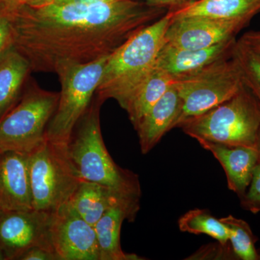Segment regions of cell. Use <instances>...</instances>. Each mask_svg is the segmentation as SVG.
<instances>
[{
    "instance_id": "obj_13",
    "label": "cell",
    "mask_w": 260,
    "mask_h": 260,
    "mask_svg": "<svg viewBox=\"0 0 260 260\" xmlns=\"http://www.w3.org/2000/svg\"><path fill=\"white\" fill-rule=\"evenodd\" d=\"M237 39H229L206 49H179L165 44L157 57L155 68L173 78L196 73L220 59L231 57Z\"/></svg>"
},
{
    "instance_id": "obj_38",
    "label": "cell",
    "mask_w": 260,
    "mask_h": 260,
    "mask_svg": "<svg viewBox=\"0 0 260 260\" xmlns=\"http://www.w3.org/2000/svg\"><path fill=\"white\" fill-rule=\"evenodd\" d=\"M2 212H3V211H2V210H0V213H2Z\"/></svg>"
},
{
    "instance_id": "obj_14",
    "label": "cell",
    "mask_w": 260,
    "mask_h": 260,
    "mask_svg": "<svg viewBox=\"0 0 260 260\" xmlns=\"http://www.w3.org/2000/svg\"><path fill=\"white\" fill-rule=\"evenodd\" d=\"M195 140L221 164L228 187L241 199L249 187L254 168L259 161L257 149L220 144L200 138Z\"/></svg>"
},
{
    "instance_id": "obj_12",
    "label": "cell",
    "mask_w": 260,
    "mask_h": 260,
    "mask_svg": "<svg viewBox=\"0 0 260 260\" xmlns=\"http://www.w3.org/2000/svg\"><path fill=\"white\" fill-rule=\"evenodd\" d=\"M0 210H32L29 154L6 151L0 157Z\"/></svg>"
},
{
    "instance_id": "obj_15",
    "label": "cell",
    "mask_w": 260,
    "mask_h": 260,
    "mask_svg": "<svg viewBox=\"0 0 260 260\" xmlns=\"http://www.w3.org/2000/svg\"><path fill=\"white\" fill-rule=\"evenodd\" d=\"M181 109L180 97L173 85L135 128L142 153L150 152L168 132L175 128Z\"/></svg>"
},
{
    "instance_id": "obj_34",
    "label": "cell",
    "mask_w": 260,
    "mask_h": 260,
    "mask_svg": "<svg viewBox=\"0 0 260 260\" xmlns=\"http://www.w3.org/2000/svg\"><path fill=\"white\" fill-rule=\"evenodd\" d=\"M257 150L259 152V162H260V133L259 135V140H258Z\"/></svg>"
},
{
    "instance_id": "obj_3",
    "label": "cell",
    "mask_w": 260,
    "mask_h": 260,
    "mask_svg": "<svg viewBox=\"0 0 260 260\" xmlns=\"http://www.w3.org/2000/svg\"><path fill=\"white\" fill-rule=\"evenodd\" d=\"M102 104L98 99L90 104L75 126L67 145L70 158L83 180L102 184L126 199L140 203L139 177L114 161L103 140L99 118Z\"/></svg>"
},
{
    "instance_id": "obj_7",
    "label": "cell",
    "mask_w": 260,
    "mask_h": 260,
    "mask_svg": "<svg viewBox=\"0 0 260 260\" xmlns=\"http://www.w3.org/2000/svg\"><path fill=\"white\" fill-rule=\"evenodd\" d=\"M174 85L181 100L177 128L182 121L201 115L229 100L244 83L237 61L232 56L194 74L175 78Z\"/></svg>"
},
{
    "instance_id": "obj_37",
    "label": "cell",
    "mask_w": 260,
    "mask_h": 260,
    "mask_svg": "<svg viewBox=\"0 0 260 260\" xmlns=\"http://www.w3.org/2000/svg\"><path fill=\"white\" fill-rule=\"evenodd\" d=\"M2 153L0 152V157H1Z\"/></svg>"
},
{
    "instance_id": "obj_22",
    "label": "cell",
    "mask_w": 260,
    "mask_h": 260,
    "mask_svg": "<svg viewBox=\"0 0 260 260\" xmlns=\"http://www.w3.org/2000/svg\"><path fill=\"white\" fill-rule=\"evenodd\" d=\"M220 220L229 229V243L237 259L259 260L256 248L258 239L249 224L232 215L223 217Z\"/></svg>"
},
{
    "instance_id": "obj_30",
    "label": "cell",
    "mask_w": 260,
    "mask_h": 260,
    "mask_svg": "<svg viewBox=\"0 0 260 260\" xmlns=\"http://www.w3.org/2000/svg\"><path fill=\"white\" fill-rule=\"evenodd\" d=\"M119 1V0H55L54 4L64 5L70 3H83V4H93V3H111V2Z\"/></svg>"
},
{
    "instance_id": "obj_27",
    "label": "cell",
    "mask_w": 260,
    "mask_h": 260,
    "mask_svg": "<svg viewBox=\"0 0 260 260\" xmlns=\"http://www.w3.org/2000/svg\"><path fill=\"white\" fill-rule=\"evenodd\" d=\"M18 260H59L55 253L42 247H32L23 253Z\"/></svg>"
},
{
    "instance_id": "obj_28",
    "label": "cell",
    "mask_w": 260,
    "mask_h": 260,
    "mask_svg": "<svg viewBox=\"0 0 260 260\" xmlns=\"http://www.w3.org/2000/svg\"><path fill=\"white\" fill-rule=\"evenodd\" d=\"M239 40L251 50L260 54V31L246 32Z\"/></svg>"
},
{
    "instance_id": "obj_4",
    "label": "cell",
    "mask_w": 260,
    "mask_h": 260,
    "mask_svg": "<svg viewBox=\"0 0 260 260\" xmlns=\"http://www.w3.org/2000/svg\"><path fill=\"white\" fill-rule=\"evenodd\" d=\"M178 127L194 139L257 149L260 104L245 85L208 112L182 121Z\"/></svg>"
},
{
    "instance_id": "obj_21",
    "label": "cell",
    "mask_w": 260,
    "mask_h": 260,
    "mask_svg": "<svg viewBox=\"0 0 260 260\" xmlns=\"http://www.w3.org/2000/svg\"><path fill=\"white\" fill-rule=\"evenodd\" d=\"M178 225L181 232L195 235L205 234L223 245L229 244V232L226 225L208 210L199 208L189 210L179 219Z\"/></svg>"
},
{
    "instance_id": "obj_33",
    "label": "cell",
    "mask_w": 260,
    "mask_h": 260,
    "mask_svg": "<svg viewBox=\"0 0 260 260\" xmlns=\"http://www.w3.org/2000/svg\"><path fill=\"white\" fill-rule=\"evenodd\" d=\"M0 260H6V258H5L4 253H3V250H2L1 248H0Z\"/></svg>"
},
{
    "instance_id": "obj_11",
    "label": "cell",
    "mask_w": 260,
    "mask_h": 260,
    "mask_svg": "<svg viewBox=\"0 0 260 260\" xmlns=\"http://www.w3.org/2000/svg\"><path fill=\"white\" fill-rule=\"evenodd\" d=\"M249 22L206 17L172 18L165 35V44L186 49L213 47L234 39Z\"/></svg>"
},
{
    "instance_id": "obj_32",
    "label": "cell",
    "mask_w": 260,
    "mask_h": 260,
    "mask_svg": "<svg viewBox=\"0 0 260 260\" xmlns=\"http://www.w3.org/2000/svg\"><path fill=\"white\" fill-rule=\"evenodd\" d=\"M54 0H27L25 5L32 8H42L54 3Z\"/></svg>"
},
{
    "instance_id": "obj_36",
    "label": "cell",
    "mask_w": 260,
    "mask_h": 260,
    "mask_svg": "<svg viewBox=\"0 0 260 260\" xmlns=\"http://www.w3.org/2000/svg\"><path fill=\"white\" fill-rule=\"evenodd\" d=\"M258 254H259V260H260V249H257Z\"/></svg>"
},
{
    "instance_id": "obj_1",
    "label": "cell",
    "mask_w": 260,
    "mask_h": 260,
    "mask_svg": "<svg viewBox=\"0 0 260 260\" xmlns=\"http://www.w3.org/2000/svg\"><path fill=\"white\" fill-rule=\"evenodd\" d=\"M13 48L30 70L54 73L66 64H85L111 55L130 37L156 21L169 8L141 0L70 3L5 10Z\"/></svg>"
},
{
    "instance_id": "obj_25",
    "label": "cell",
    "mask_w": 260,
    "mask_h": 260,
    "mask_svg": "<svg viewBox=\"0 0 260 260\" xmlns=\"http://www.w3.org/2000/svg\"><path fill=\"white\" fill-rule=\"evenodd\" d=\"M186 259H237L230 243L223 245L218 242L202 246Z\"/></svg>"
},
{
    "instance_id": "obj_2",
    "label": "cell",
    "mask_w": 260,
    "mask_h": 260,
    "mask_svg": "<svg viewBox=\"0 0 260 260\" xmlns=\"http://www.w3.org/2000/svg\"><path fill=\"white\" fill-rule=\"evenodd\" d=\"M169 9L161 18L130 37L109 56L96 92L98 100L115 99L121 108L155 68L172 21Z\"/></svg>"
},
{
    "instance_id": "obj_6",
    "label": "cell",
    "mask_w": 260,
    "mask_h": 260,
    "mask_svg": "<svg viewBox=\"0 0 260 260\" xmlns=\"http://www.w3.org/2000/svg\"><path fill=\"white\" fill-rule=\"evenodd\" d=\"M109 56L85 64H64L56 70L61 91L46 129L47 140L68 145L75 126L90 107Z\"/></svg>"
},
{
    "instance_id": "obj_26",
    "label": "cell",
    "mask_w": 260,
    "mask_h": 260,
    "mask_svg": "<svg viewBox=\"0 0 260 260\" xmlns=\"http://www.w3.org/2000/svg\"><path fill=\"white\" fill-rule=\"evenodd\" d=\"M13 48V34L9 15L5 10H0V58Z\"/></svg>"
},
{
    "instance_id": "obj_10",
    "label": "cell",
    "mask_w": 260,
    "mask_h": 260,
    "mask_svg": "<svg viewBox=\"0 0 260 260\" xmlns=\"http://www.w3.org/2000/svg\"><path fill=\"white\" fill-rule=\"evenodd\" d=\"M51 242L59 260H99L96 234L68 205L53 213Z\"/></svg>"
},
{
    "instance_id": "obj_18",
    "label": "cell",
    "mask_w": 260,
    "mask_h": 260,
    "mask_svg": "<svg viewBox=\"0 0 260 260\" xmlns=\"http://www.w3.org/2000/svg\"><path fill=\"white\" fill-rule=\"evenodd\" d=\"M173 18L206 17L225 20L250 21L260 12V0H194L170 8Z\"/></svg>"
},
{
    "instance_id": "obj_35",
    "label": "cell",
    "mask_w": 260,
    "mask_h": 260,
    "mask_svg": "<svg viewBox=\"0 0 260 260\" xmlns=\"http://www.w3.org/2000/svg\"><path fill=\"white\" fill-rule=\"evenodd\" d=\"M3 10V0H0V10Z\"/></svg>"
},
{
    "instance_id": "obj_31",
    "label": "cell",
    "mask_w": 260,
    "mask_h": 260,
    "mask_svg": "<svg viewBox=\"0 0 260 260\" xmlns=\"http://www.w3.org/2000/svg\"><path fill=\"white\" fill-rule=\"evenodd\" d=\"M27 0H3V9L11 10L25 4Z\"/></svg>"
},
{
    "instance_id": "obj_8",
    "label": "cell",
    "mask_w": 260,
    "mask_h": 260,
    "mask_svg": "<svg viewBox=\"0 0 260 260\" xmlns=\"http://www.w3.org/2000/svg\"><path fill=\"white\" fill-rule=\"evenodd\" d=\"M59 93L32 88L0 119V152L29 153L45 140Z\"/></svg>"
},
{
    "instance_id": "obj_9",
    "label": "cell",
    "mask_w": 260,
    "mask_h": 260,
    "mask_svg": "<svg viewBox=\"0 0 260 260\" xmlns=\"http://www.w3.org/2000/svg\"><path fill=\"white\" fill-rule=\"evenodd\" d=\"M52 215L34 209L2 212L0 248L6 260H18L32 247L44 248L54 252L50 236Z\"/></svg>"
},
{
    "instance_id": "obj_29",
    "label": "cell",
    "mask_w": 260,
    "mask_h": 260,
    "mask_svg": "<svg viewBox=\"0 0 260 260\" xmlns=\"http://www.w3.org/2000/svg\"><path fill=\"white\" fill-rule=\"evenodd\" d=\"M151 4L165 7L167 8H175L187 4L194 0H141Z\"/></svg>"
},
{
    "instance_id": "obj_17",
    "label": "cell",
    "mask_w": 260,
    "mask_h": 260,
    "mask_svg": "<svg viewBox=\"0 0 260 260\" xmlns=\"http://www.w3.org/2000/svg\"><path fill=\"white\" fill-rule=\"evenodd\" d=\"M121 201L140 206V203L126 199L102 184L83 180L66 205L87 223L95 226L109 208Z\"/></svg>"
},
{
    "instance_id": "obj_16",
    "label": "cell",
    "mask_w": 260,
    "mask_h": 260,
    "mask_svg": "<svg viewBox=\"0 0 260 260\" xmlns=\"http://www.w3.org/2000/svg\"><path fill=\"white\" fill-rule=\"evenodd\" d=\"M140 206L121 201L105 212L95 224L99 260H142L135 254H126L121 249V229L124 220L133 222Z\"/></svg>"
},
{
    "instance_id": "obj_19",
    "label": "cell",
    "mask_w": 260,
    "mask_h": 260,
    "mask_svg": "<svg viewBox=\"0 0 260 260\" xmlns=\"http://www.w3.org/2000/svg\"><path fill=\"white\" fill-rule=\"evenodd\" d=\"M30 70L28 61L13 48L0 58V119L16 104Z\"/></svg>"
},
{
    "instance_id": "obj_5",
    "label": "cell",
    "mask_w": 260,
    "mask_h": 260,
    "mask_svg": "<svg viewBox=\"0 0 260 260\" xmlns=\"http://www.w3.org/2000/svg\"><path fill=\"white\" fill-rule=\"evenodd\" d=\"M28 154L32 209L55 213L68 203L83 179L67 145L45 138Z\"/></svg>"
},
{
    "instance_id": "obj_23",
    "label": "cell",
    "mask_w": 260,
    "mask_h": 260,
    "mask_svg": "<svg viewBox=\"0 0 260 260\" xmlns=\"http://www.w3.org/2000/svg\"><path fill=\"white\" fill-rule=\"evenodd\" d=\"M232 56L239 66L244 85L260 104V54L239 39L233 49Z\"/></svg>"
},
{
    "instance_id": "obj_20",
    "label": "cell",
    "mask_w": 260,
    "mask_h": 260,
    "mask_svg": "<svg viewBox=\"0 0 260 260\" xmlns=\"http://www.w3.org/2000/svg\"><path fill=\"white\" fill-rule=\"evenodd\" d=\"M174 83V78L172 76L155 68L122 108L127 113L134 128Z\"/></svg>"
},
{
    "instance_id": "obj_39",
    "label": "cell",
    "mask_w": 260,
    "mask_h": 260,
    "mask_svg": "<svg viewBox=\"0 0 260 260\" xmlns=\"http://www.w3.org/2000/svg\"><path fill=\"white\" fill-rule=\"evenodd\" d=\"M54 1H55V0H54Z\"/></svg>"
},
{
    "instance_id": "obj_24",
    "label": "cell",
    "mask_w": 260,
    "mask_h": 260,
    "mask_svg": "<svg viewBox=\"0 0 260 260\" xmlns=\"http://www.w3.org/2000/svg\"><path fill=\"white\" fill-rule=\"evenodd\" d=\"M240 205L243 209L252 214L260 212V162L258 161L253 172L250 184L244 196L241 198Z\"/></svg>"
}]
</instances>
